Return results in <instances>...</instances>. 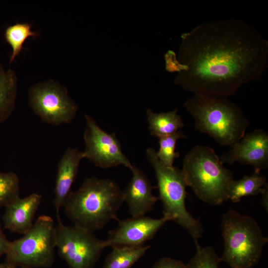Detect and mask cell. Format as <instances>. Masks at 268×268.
Listing matches in <instances>:
<instances>
[{"label":"cell","mask_w":268,"mask_h":268,"mask_svg":"<svg viewBox=\"0 0 268 268\" xmlns=\"http://www.w3.org/2000/svg\"><path fill=\"white\" fill-rule=\"evenodd\" d=\"M20 181L13 172H0V208L5 207L19 196Z\"/></svg>","instance_id":"22"},{"label":"cell","mask_w":268,"mask_h":268,"mask_svg":"<svg viewBox=\"0 0 268 268\" xmlns=\"http://www.w3.org/2000/svg\"><path fill=\"white\" fill-rule=\"evenodd\" d=\"M165 59L166 69L170 72L177 71L180 72L187 69V66L179 62L175 53L172 51L170 50L165 54Z\"/></svg>","instance_id":"24"},{"label":"cell","mask_w":268,"mask_h":268,"mask_svg":"<svg viewBox=\"0 0 268 268\" xmlns=\"http://www.w3.org/2000/svg\"><path fill=\"white\" fill-rule=\"evenodd\" d=\"M222 163L239 162L253 166L255 172L268 166V134L258 129L245 134L241 140L220 157Z\"/></svg>","instance_id":"12"},{"label":"cell","mask_w":268,"mask_h":268,"mask_svg":"<svg viewBox=\"0 0 268 268\" xmlns=\"http://www.w3.org/2000/svg\"><path fill=\"white\" fill-rule=\"evenodd\" d=\"M56 248L69 268H93L106 248L104 241L93 232L79 227L65 225L57 217Z\"/></svg>","instance_id":"8"},{"label":"cell","mask_w":268,"mask_h":268,"mask_svg":"<svg viewBox=\"0 0 268 268\" xmlns=\"http://www.w3.org/2000/svg\"><path fill=\"white\" fill-rule=\"evenodd\" d=\"M150 245L116 246L108 255L103 268H131L145 254Z\"/></svg>","instance_id":"19"},{"label":"cell","mask_w":268,"mask_h":268,"mask_svg":"<svg viewBox=\"0 0 268 268\" xmlns=\"http://www.w3.org/2000/svg\"><path fill=\"white\" fill-rule=\"evenodd\" d=\"M55 230L51 217L40 216L22 237L10 241L5 263L21 268L50 267L55 260Z\"/></svg>","instance_id":"7"},{"label":"cell","mask_w":268,"mask_h":268,"mask_svg":"<svg viewBox=\"0 0 268 268\" xmlns=\"http://www.w3.org/2000/svg\"><path fill=\"white\" fill-rule=\"evenodd\" d=\"M187 66L175 84L194 95L227 98L259 80L268 66V41L239 18L205 22L181 35L178 58Z\"/></svg>","instance_id":"1"},{"label":"cell","mask_w":268,"mask_h":268,"mask_svg":"<svg viewBox=\"0 0 268 268\" xmlns=\"http://www.w3.org/2000/svg\"><path fill=\"white\" fill-rule=\"evenodd\" d=\"M0 268H16V267H15L9 264L5 263L3 264H0Z\"/></svg>","instance_id":"28"},{"label":"cell","mask_w":268,"mask_h":268,"mask_svg":"<svg viewBox=\"0 0 268 268\" xmlns=\"http://www.w3.org/2000/svg\"><path fill=\"white\" fill-rule=\"evenodd\" d=\"M146 155L155 173L163 216L187 230L196 247L199 246L198 240L203 229L200 219L193 217L186 207L187 186L181 170L163 164L158 158L156 151L151 147L146 150Z\"/></svg>","instance_id":"6"},{"label":"cell","mask_w":268,"mask_h":268,"mask_svg":"<svg viewBox=\"0 0 268 268\" xmlns=\"http://www.w3.org/2000/svg\"><path fill=\"white\" fill-rule=\"evenodd\" d=\"M181 172L186 186L202 201L219 205L228 200L233 174L212 148L203 145L193 147L185 156Z\"/></svg>","instance_id":"4"},{"label":"cell","mask_w":268,"mask_h":268,"mask_svg":"<svg viewBox=\"0 0 268 268\" xmlns=\"http://www.w3.org/2000/svg\"><path fill=\"white\" fill-rule=\"evenodd\" d=\"M84 117L86 127L83 135L85 149L82 151L83 158L102 168L122 165L131 169L133 165L123 152L116 134L105 132L89 115L85 114Z\"/></svg>","instance_id":"10"},{"label":"cell","mask_w":268,"mask_h":268,"mask_svg":"<svg viewBox=\"0 0 268 268\" xmlns=\"http://www.w3.org/2000/svg\"><path fill=\"white\" fill-rule=\"evenodd\" d=\"M221 229L224 249L220 261L231 268H251L259 262L268 239L254 218L231 208L223 214Z\"/></svg>","instance_id":"5"},{"label":"cell","mask_w":268,"mask_h":268,"mask_svg":"<svg viewBox=\"0 0 268 268\" xmlns=\"http://www.w3.org/2000/svg\"><path fill=\"white\" fill-rule=\"evenodd\" d=\"M18 78L14 71L5 69L0 64V124L14 110L17 91Z\"/></svg>","instance_id":"16"},{"label":"cell","mask_w":268,"mask_h":268,"mask_svg":"<svg viewBox=\"0 0 268 268\" xmlns=\"http://www.w3.org/2000/svg\"><path fill=\"white\" fill-rule=\"evenodd\" d=\"M124 202L123 191L114 181L91 177L70 192L63 207L73 225L94 233L112 219L119 220L117 214Z\"/></svg>","instance_id":"2"},{"label":"cell","mask_w":268,"mask_h":268,"mask_svg":"<svg viewBox=\"0 0 268 268\" xmlns=\"http://www.w3.org/2000/svg\"><path fill=\"white\" fill-rule=\"evenodd\" d=\"M184 106L196 129L222 146L233 147L246 134L248 119L241 108L227 98L194 95Z\"/></svg>","instance_id":"3"},{"label":"cell","mask_w":268,"mask_h":268,"mask_svg":"<svg viewBox=\"0 0 268 268\" xmlns=\"http://www.w3.org/2000/svg\"><path fill=\"white\" fill-rule=\"evenodd\" d=\"M38 36L37 32L32 31L31 25L28 23H17L8 26L5 29L4 37L12 49L9 63H11L19 55L28 38Z\"/></svg>","instance_id":"20"},{"label":"cell","mask_w":268,"mask_h":268,"mask_svg":"<svg viewBox=\"0 0 268 268\" xmlns=\"http://www.w3.org/2000/svg\"><path fill=\"white\" fill-rule=\"evenodd\" d=\"M82 159V151L75 148L68 147L58 163L53 201L57 217L60 216V210L71 191V187L76 177Z\"/></svg>","instance_id":"15"},{"label":"cell","mask_w":268,"mask_h":268,"mask_svg":"<svg viewBox=\"0 0 268 268\" xmlns=\"http://www.w3.org/2000/svg\"><path fill=\"white\" fill-rule=\"evenodd\" d=\"M42 196L32 193L23 198L19 196L5 207L2 216L5 229L23 235L32 227L36 212L41 201Z\"/></svg>","instance_id":"14"},{"label":"cell","mask_w":268,"mask_h":268,"mask_svg":"<svg viewBox=\"0 0 268 268\" xmlns=\"http://www.w3.org/2000/svg\"><path fill=\"white\" fill-rule=\"evenodd\" d=\"M262 204L264 208L268 210V184L265 187L264 190L262 194Z\"/></svg>","instance_id":"27"},{"label":"cell","mask_w":268,"mask_h":268,"mask_svg":"<svg viewBox=\"0 0 268 268\" xmlns=\"http://www.w3.org/2000/svg\"><path fill=\"white\" fill-rule=\"evenodd\" d=\"M132 178L123 191L124 201L128 205L132 217H139L151 210L159 200L153 195L152 186L146 175L134 165L130 169Z\"/></svg>","instance_id":"13"},{"label":"cell","mask_w":268,"mask_h":268,"mask_svg":"<svg viewBox=\"0 0 268 268\" xmlns=\"http://www.w3.org/2000/svg\"><path fill=\"white\" fill-rule=\"evenodd\" d=\"M267 184L266 178L260 173L254 172L250 176L245 175L242 179L231 183L228 190V200L237 202L244 197L262 194Z\"/></svg>","instance_id":"18"},{"label":"cell","mask_w":268,"mask_h":268,"mask_svg":"<svg viewBox=\"0 0 268 268\" xmlns=\"http://www.w3.org/2000/svg\"><path fill=\"white\" fill-rule=\"evenodd\" d=\"M148 130L150 134L158 138L171 135L185 126L177 109L166 113H156L150 109L146 111Z\"/></svg>","instance_id":"17"},{"label":"cell","mask_w":268,"mask_h":268,"mask_svg":"<svg viewBox=\"0 0 268 268\" xmlns=\"http://www.w3.org/2000/svg\"><path fill=\"white\" fill-rule=\"evenodd\" d=\"M28 99L33 112L48 124H69L77 113V105L68 96L67 88L53 80L32 85Z\"/></svg>","instance_id":"9"},{"label":"cell","mask_w":268,"mask_h":268,"mask_svg":"<svg viewBox=\"0 0 268 268\" xmlns=\"http://www.w3.org/2000/svg\"><path fill=\"white\" fill-rule=\"evenodd\" d=\"M10 241H8L1 228L0 224V258L7 253Z\"/></svg>","instance_id":"26"},{"label":"cell","mask_w":268,"mask_h":268,"mask_svg":"<svg viewBox=\"0 0 268 268\" xmlns=\"http://www.w3.org/2000/svg\"><path fill=\"white\" fill-rule=\"evenodd\" d=\"M196 247L195 255L185 265V268H219L221 261L212 247L200 245Z\"/></svg>","instance_id":"23"},{"label":"cell","mask_w":268,"mask_h":268,"mask_svg":"<svg viewBox=\"0 0 268 268\" xmlns=\"http://www.w3.org/2000/svg\"><path fill=\"white\" fill-rule=\"evenodd\" d=\"M152 268H185V265L180 261L163 257L155 263Z\"/></svg>","instance_id":"25"},{"label":"cell","mask_w":268,"mask_h":268,"mask_svg":"<svg viewBox=\"0 0 268 268\" xmlns=\"http://www.w3.org/2000/svg\"><path fill=\"white\" fill-rule=\"evenodd\" d=\"M181 138H186V136L180 131L171 135L158 138L159 148L158 151L156 152V155L164 165L173 166L175 159L179 157L180 154L175 151V148L177 141Z\"/></svg>","instance_id":"21"},{"label":"cell","mask_w":268,"mask_h":268,"mask_svg":"<svg viewBox=\"0 0 268 268\" xmlns=\"http://www.w3.org/2000/svg\"><path fill=\"white\" fill-rule=\"evenodd\" d=\"M168 221L164 216L158 219L143 216L119 220L118 227L109 231L108 239L104 241L105 247L143 245Z\"/></svg>","instance_id":"11"}]
</instances>
